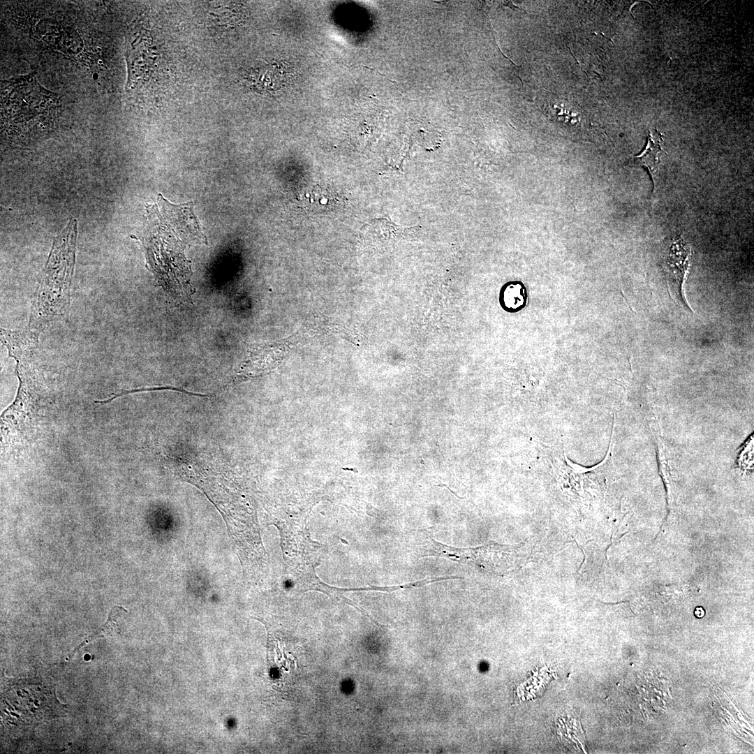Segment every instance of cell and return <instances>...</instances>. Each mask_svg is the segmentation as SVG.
<instances>
[{
    "instance_id": "obj_1",
    "label": "cell",
    "mask_w": 754,
    "mask_h": 754,
    "mask_svg": "<svg viewBox=\"0 0 754 754\" xmlns=\"http://www.w3.org/2000/svg\"><path fill=\"white\" fill-rule=\"evenodd\" d=\"M131 237L142 244L146 266L163 289L176 302H191L195 290L185 251L195 244H207L193 202L176 205L158 194L156 202L146 207L142 232Z\"/></svg>"
},
{
    "instance_id": "obj_2",
    "label": "cell",
    "mask_w": 754,
    "mask_h": 754,
    "mask_svg": "<svg viewBox=\"0 0 754 754\" xmlns=\"http://www.w3.org/2000/svg\"><path fill=\"white\" fill-rule=\"evenodd\" d=\"M77 221L73 219L55 237L34 293L28 327L40 334L70 304L75 263Z\"/></svg>"
},
{
    "instance_id": "obj_3",
    "label": "cell",
    "mask_w": 754,
    "mask_h": 754,
    "mask_svg": "<svg viewBox=\"0 0 754 754\" xmlns=\"http://www.w3.org/2000/svg\"><path fill=\"white\" fill-rule=\"evenodd\" d=\"M690 249L681 239L674 241L665 260V271L671 295L685 306L688 307L683 292V284L689 265Z\"/></svg>"
},
{
    "instance_id": "obj_4",
    "label": "cell",
    "mask_w": 754,
    "mask_h": 754,
    "mask_svg": "<svg viewBox=\"0 0 754 754\" xmlns=\"http://www.w3.org/2000/svg\"><path fill=\"white\" fill-rule=\"evenodd\" d=\"M308 209L316 213L334 211L341 203V198L329 186L316 184L304 191L298 199Z\"/></svg>"
},
{
    "instance_id": "obj_5",
    "label": "cell",
    "mask_w": 754,
    "mask_h": 754,
    "mask_svg": "<svg viewBox=\"0 0 754 754\" xmlns=\"http://www.w3.org/2000/svg\"><path fill=\"white\" fill-rule=\"evenodd\" d=\"M663 140V135L657 130L650 131L644 150L635 156V161L639 165L647 168L653 177L658 171L659 154L663 151L661 147Z\"/></svg>"
},
{
    "instance_id": "obj_6",
    "label": "cell",
    "mask_w": 754,
    "mask_h": 754,
    "mask_svg": "<svg viewBox=\"0 0 754 754\" xmlns=\"http://www.w3.org/2000/svg\"><path fill=\"white\" fill-rule=\"evenodd\" d=\"M122 607L115 606L110 612L108 619L103 626L104 633L110 635L112 633L117 626L116 616Z\"/></svg>"
},
{
    "instance_id": "obj_7",
    "label": "cell",
    "mask_w": 754,
    "mask_h": 754,
    "mask_svg": "<svg viewBox=\"0 0 754 754\" xmlns=\"http://www.w3.org/2000/svg\"><path fill=\"white\" fill-rule=\"evenodd\" d=\"M694 614L697 618H702V617L704 616V615L705 614V612H704V609L702 607H697L695 609Z\"/></svg>"
}]
</instances>
